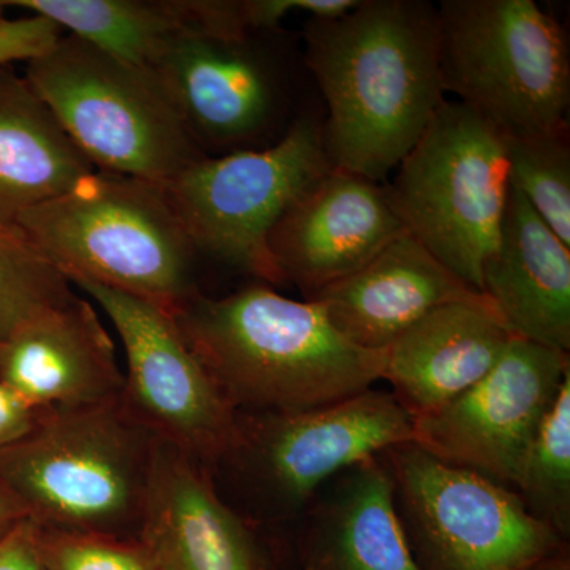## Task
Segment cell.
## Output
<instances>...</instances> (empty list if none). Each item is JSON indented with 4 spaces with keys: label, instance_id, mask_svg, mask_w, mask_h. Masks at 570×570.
Returning a JSON list of instances; mask_svg holds the SVG:
<instances>
[{
    "label": "cell",
    "instance_id": "26",
    "mask_svg": "<svg viewBox=\"0 0 570 570\" xmlns=\"http://www.w3.org/2000/svg\"><path fill=\"white\" fill-rule=\"evenodd\" d=\"M37 549L43 570H157L138 538L37 528Z\"/></svg>",
    "mask_w": 570,
    "mask_h": 570
},
{
    "label": "cell",
    "instance_id": "17",
    "mask_svg": "<svg viewBox=\"0 0 570 570\" xmlns=\"http://www.w3.org/2000/svg\"><path fill=\"white\" fill-rule=\"evenodd\" d=\"M311 302L355 346L385 351L409 326L450 303H491L404 234ZM494 306V305H493Z\"/></svg>",
    "mask_w": 570,
    "mask_h": 570
},
{
    "label": "cell",
    "instance_id": "28",
    "mask_svg": "<svg viewBox=\"0 0 570 570\" xmlns=\"http://www.w3.org/2000/svg\"><path fill=\"white\" fill-rule=\"evenodd\" d=\"M0 570H43L37 549V528L22 520L0 539Z\"/></svg>",
    "mask_w": 570,
    "mask_h": 570
},
{
    "label": "cell",
    "instance_id": "8",
    "mask_svg": "<svg viewBox=\"0 0 570 570\" xmlns=\"http://www.w3.org/2000/svg\"><path fill=\"white\" fill-rule=\"evenodd\" d=\"M439 67L459 97L505 137L569 127V41L534 0H442Z\"/></svg>",
    "mask_w": 570,
    "mask_h": 570
},
{
    "label": "cell",
    "instance_id": "12",
    "mask_svg": "<svg viewBox=\"0 0 570 570\" xmlns=\"http://www.w3.org/2000/svg\"><path fill=\"white\" fill-rule=\"evenodd\" d=\"M75 285L102 307L121 340L124 404L163 444L213 471L234 441L238 412L187 346L174 314L104 285Z\"/></svg>",
    "mask_w": 570,
    "mask_h": 570
},
{
    "label": "cell",
    "instance_id": "22",
    "mask_svg": "<svg viewBox=\"0 0 570 570\" xmlns=\"http://www.w3.org/2000/svg\"><path fill=\"white\" fill-rule=\"evenodd\" d=\"M135 66L153 67L187 24L186 0H0Z\"/></svg>",
    "mask_w": 570,
    "mask_h": 570
},
{
    "label": "cell",
    "instance_id": "4",
    "mask_svg": "<svg viewBox=\"0 0 570 570\" xmlns=\"http://www.w3.org/2000/svg\"><path fill=\"white\" fill-rule=\"evenodd\" d=\"M14 225L70 284L104 285L174 316L200 292L202 255L163 184L94 170Z\"/></svg>",
    "mask_w": 570,
    "mask_h": 570
},
{
    "label": "cell",
    "instance_id": "16",
    "mask_svg": "<svg viewBox=\"0 0 570 570\" xmlns=\"http://www.w3.org/2000/svg\"><path fill=\"white\" fill-rule=\"evenodd\" d=\"M0 382L29 406L47 411L118 396L124 371L99 314L73 294L0 341Z\"/></svg>",
    "mask_w": 570,
    "mask_h": 570
},
{
    "label": "cell",
    "instance_id": "18",
    "mask_svg": "<svg viewBox=\"0 0 570 570\" xmlns=\"http://www.w3.org/2000/svg\"><path fill=\"white\" fill-rule=\"evenodd\" d=\"M299 570H420L381 452L337 472L296 520Z\"/></svg>",
    "mask_w": 570,
    "mask_h": 570
},
{
    "label": "cell",
    "instance_id": "24",
    "mask_svg": "<svg viewBox=\"0 0 570 570\" xmlns=\"http://www.w3.org/2000/svg\"><path fill=\"white\" fill-rule=\"evenodd\" d=\"M505 151L510 184L570 247V127L505 137Z\"/></svg>",
    "mask_w": 570,
    "mask_h": 570
},
{
    "label": "cell",
    "instance_id": "13",
    "mask_svg": "<svg viewBox=\"0 0 570 570\" xmlns=\"http://www.w3.org/2000/svg\"><path fill=\"white\" fill-rule=\"evenodd\" d=\"M569 373V352L513 336L478 384L414 420L412 442L434 459L513 489L521 459Z\"/></svg>",
    "mask_w": 570,
    "mask_h": 570
},
{
    "label": "cell",
    "instance_id": "29",
    "mask_svg": "<svg viewBox=\"0 0 570 570\" xmlns=\"http://www.w3.org/2000/svg\"><path fill=\"white\" fill-rule=\"evenodd\" d=\"M41 412L0 382V449L9 448L26 436L36 426Z\"/></svg>",
    "mask_w": 570,
    "mask_h": 570
},
{
    "label": "cell",
    "instance_id": "31",
    "mask_svg": "<svg viewBox=\"0 0 570 570\" xmlns=\"http://www.w3.org/2000/svg\"><path fill=\"white\" fill-rule=\"evenodd\" d=\"M528 570H570V543L551 551Z\"/></svg>",
    "mask_w": 570,
    "mask_h": 570
},
{
    "label": "cell",
    "instance_id": "21",
    "mask_svg": "<svg viewBox=\"0 0 570 570\" xmlns=\"http://www.w3.org/2000/svg\"><path fill=\"white\" fill-rule=\"evenodd\" d=\"M94 170L24 75L0 67V227Z\"/></svg>",
    "mask_w": 570,
    "mask_h": 570
},
{
    "label": "cell",
    "instance_id": "19",
    "mask_svg": "<svg viewBox=\"0 0 570 570\" xmlns=\"http://www.w3.org/2000/svg\"><path fill=\"white\" fill-rule=\"evenodd\" d=\"M512 337L490 303L439 306L385 348L382 381L412 417H423L478 384Z\"/></svg>",
    "mask_w": 570,
    "mask_h": 570
},
{
    "label": "cell",
    "instance_id": "10",
    "mask_svg": "<svg viewBox=\"0 0 570 570\" xmlns=\"http://www.w3.org/2000/svg\"><path fill=\"white\" fill-rule=\"evenodd\" d=\"M324 105L265 149L205 156L187 165L165 195L198 254L283 285L268 236L285 209L332 167L324 148Z\"/></svg>",
    "mask_w": 570,
    "mask_h": 570
},
{
    "label": "cell",
    "instance_id": "15",
    "mask_svg": "<svg viewBox=\"0 0 570 570\" xmlns=\"http://www.w3.org/2000/svg\"><path fill=\"white\" fill-rule=\"evenodd\" d=\"M138 539L157 570H265L255 528L214 483L212 471L160 442Z\"/></svg>",
    "mask_w": 570,
    "mask_h": 570
},
{
    "label": "cell",
    "instance_id": "9",
    "mask_svg": "<svg viewBox=\"0 0 570 570\" xmlns=\"http://www.w3.org/2000/svg\"><path fill=\"white\" fill-rule=\"evenodd\" d=\"M385 189L407 234L482 294L510 190L504 134L444 99Z\"/></svg>",
    "mask_w": 570,
    "mask_h": 570
},
{
    "label": "cell",
    "instance_id": "30",
    "mask_svg": "<svg viewBox=\"0 0 570 570\" xmlns=\"http://www.w3.org/2000/svg\"><path fill=\"white\" fill-rule=\"evenodd\" d=\"M22 520H26L24 510L6 490L0 489V539L6 538Z\"/></svg>",
    "mask_w": 570,
    "mask_h": 570
},
{
    "label": "cell",
    "instance_id": "25",
    "mask_svg": "<svg viewBox=\"0 0 570 570\" xmlns=\"http://www.w3.org/2000/svg\"><path fill=\"white\" fill-rule=\"evenodd\" d=\"M70 285L17 225L0 227V341L73 295Z\"/></svg>",
    "mask_w": 570,
    "mask_h": 570
},
{
    "label": "cell",
    "instance_id": "20",
    "mask_svg": "<svg viewBox=\"0 0 570 570\" xmlns=\"http://www.w3.org/2000/svg\"><path fill=\"white\" fill-rule=\"evenodd\" d=\"M482 294L513 336L570 351V247L512 184L498 245L483 266Z\"/></svg>",
    "mask_w": 570,
    "mask_h": 570
},
{
    "label": "cell",
    "instance_id": "14",
    "mask_svg": "<svg viewBox=\"0 0 570 570\" xmlns=\"http://www.w3.org/2000/svg\"><path fill=\"white\" fill-rule=\"evenodd\" d=\"M404 234L385 184L330 168L277 219L268 250L283 283L313 299Z\"/></svg>",
    "mask_w": 570,
    "mask_h": 570
},
{
    "label": "cell",
    "instance_id": "2",
    "mask_svg": "<svg viewBox=\"0 0 570 570\" xmlns=\"http://www.w3.org/2000/svg\"><path fill=\"white\" fill-rule=\"evenodd\" d=\"M176 324L236 412L306 411L382 381L385 352L355 346L317 302L254 284L213 298L198 292Z\"/></svg>",
    "mask_w": 570,
    "mask_h": 570
},
{
    "label": "cell",
    "instance_id": "6",
    "mask_svg": "<svg viewBox=\"0 0 570 570\" xmlns=\"http://www.w3.org/2000/svg\"><path fill=\"white\" fill-rule=\"evenodd\" d=\"M414 420L392 393L374 389L306 411L238 412L234 441L213 479L254 528L296 523L337 472L412 442Z\"/></svg>",
    "mask_w": 570,
    "mask_h": 570
},
{
    "label": "cell",
    "instance_id": "27",
    "mask_svg": "<svg viewBox=\"0 0 570 570\" xmlns=\"http://www.w3.org/2000/svg\"><path fill=\"white\" fill-rule=\"evenodd\" d=\"M61 36L62 29L47 18L31 14L10 20L3 14L0 17V67L32 61L50 50Z\"/></svg>",
    "mask_w": 570,
    "mask_h": 570
},
{
    "label": "cell",
    "instance_id": "1",
    "mask_svg": "<svg viewBox=\"0 0 570 570\" xmlns=\"http://www.w3.org/2000/svg\"><path fill=\"white\" fill-rule=\"evenodd\" d=\"M299 37L324 105L322 138L330 164L384 181L445 99L438 6L360 0L341 17H307Z\"/></svg>",
    "mask_w": 570,
    "mask_h": 570
},
{
    "label": "cell",
    "instance_id": "11",
    "mask_svg": "<svg viewBox=\"0 0 570 570\" xmlns=\"http://www.w3.org/2000/svg\"><path fill=\"white\" fill-rule=\"evenodd\" d=\"M381 456L420 570H528L569 543L535 520L509 487L434 459L414 442Z\"/></svg>",
    "mask_w": 570,
    "mask_h": 570
},
{
    "label": "cell",
    "instance_id": "5",
    "mask_svg": "<svg viewBox=\"0 0 570 570\" xmlns=\"http://www.w3.org/2000/svg\"><path fill=\"white\" fill-rule=\"evenodd\" d=\"M205 156L265 149L321 107L302 37L184 28L151 67Z\"/></svg>",
    "mask_w": 570,
    "mask_h": 570
},
{
    "label": "cell",
    "instance_id": "32",
    "mask_svg": "<svg viewBox=\"0 0 570 570\" xmlns=\"http://www.w3.org/2000/svg\"><path fill=\"white\" fill-rule=\"evenodd\" d=\"M265 570H299V569H276V568H272V566H269V568H266Z\"/></svg>",
    "mask_w": 570,
    "mask_h": 570
},
{
    "label": "cell",
    "instance_id": "7",
    "mask_svg": "<svg viewBox=\"0 0 570 570\" xmlns=\"http://www.w3.org/2000/svg\"><path fill=\"white\" fill-rule=\"evenodd\" d=\"M24 78L96 170L165 184L205 157L151 67L67 33Z\"/></svg>",
    "mask_w": 570,
    "mask_h": 570
},
{
    "label": "cell",
    "instance_id": "23",
    "mask_svg": "<svg viewBox=\"0 0 570 570\" xmlns=\"http://www.w3.org/2000/svg\"><path fill=\"white\" fill-rule=\"evenodd\" d=\"M512 490L535 520L569 542L570 373L521 459Z\"/></svg>",
    "mask_w": 570,
    "mask_h": 570
},
{
    "label": "cell",
    "instance_id": "3",
    "mask_svg": "<svg viewBox=\"0 0 570 570\" xmlns=\"http://www.w3.org/2000/svg\"><path fill=\"white\" fill-rule=\"evenodd\" d=\"M159 444L121 393L47 409L26 436L0 449V489L41 530L138 538Z\"/></svg>",
    "mask_w": 570,
    "mask_h": 570
}]
</instances>
